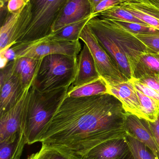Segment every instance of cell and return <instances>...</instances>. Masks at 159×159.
Wrapping results in <instances>:
<instances>
[{"label":"cell","mask_w":159,"mask_h":159,"mask_svg":"<svg viewBox=\"0 0 159 159\" xmlns=\"http://www.w3.org/2000/svg\"><path fill=\"white\" fill-rule=\"evenodd\" d=\"M130 2L141 3V0H128Z\"/></svg>","instance_id":"74e56055"},{"label":"cell","mask_w":159,"mask_h":159,"mask_svg":"<svg viewBox=\"0 0 159 159\" xmlns=\"http://www.w3.org/2000/svg\"><path fill=\"white\" fill-rule=\"evenodd\" d=\"M157 54H159V52H158V53H157Z\"/></svg>","instance_id":"ab89813d"},{"label":"cell","mask_w":159,"mask_h":159,"mask_svg":"<svg viewBox=\"0 0 159 159\" xmlns=\"http://www.w3.org/2000/svg\"><path fill=\"white\" fill-rule=\"evenodd\" d=\"M27 159H84L81 156L64 148L42 144L39 151L29 156Z\"/></svg>","instance_id":"ffe728a7"},{"label":"cell","mask_w":159,"mask_h":159,"mask_svg":"<svg viewBox=\"0 0 159 159\" xmlns=\"http://www.w3.org/2000/svg\"><path fill=\"white\" fill-rule=\"evenodd\" d=\"M107 86L108 93L114 95L121 102L127 113L143 119L136 89L130 80L117 84L107 83Z\"/></svg>","instance_id":"5bb4252c"},{"label":"cell","mask_w":159,"mask_h":159,"mask_svg":"<svg viewBox=\"0 0 159 159\" xmlns=\"http://www.w3.org/2000/svg\"><path fill=\"white\" fill-rule=\"evenodd\" d=\"M108 93L106 81L101 77L91 83L72 90H68L67 95L71 97H88Z\"/></svg>","instance_id":"44dd1931"},{"label":"cell","mask_w":159,"mask_h":159,"mask_svg":"<svg viewBox=\"0 0 159 159\" xmlns=\"http://www.w3.org/2000/svg\"><path fill=\"white\" fill-rule=\"evenodd\" d=\"M136 79L159 93V74L145 75Z\"/></svg>","instance_id":"f546056e"},{"label":"cell","mask_w":159,"mask_h":159,"mask_svg":"<svg viewBox=\"0 0 159 159\" xmlns=\"http://www.w3.org/2000/svg\"><path fill=\"white\" fill-rule=\"evenodd\" d=\"M94 17L95 16L93 15H91L82 20L69 24L48 36L54 39L63 41L72 42L79 41V36L82 30L88 21Z\"/></svg>","instance_id":"7402d4cb"},{"label":"cell","mask_w":159,"mask_h":159,"mask_svg":"<svg viewBox=\"0 0 159 159\" xmlns=\"http://www.w3.org/2000/svg\"><path fill=\"white\" fill-rule=\"evenodd\" d=\"M0 55L1 57L5 58L9 61L14 60L16 59V53L11 48L0 52Z\"/></svg>","instance_id":"836d02e7"},{"label":"cell","mask_w":159,"mask_h":159,"mask_svg":"<svg viewBox=\"0 0 159 159\" xmlns=\"http://www.w3.org/2000/svg\"><path fill=\"white\" fill-rule=\"evenodd\" d=\"M119 6L143 22L159 31V9L142 2H126Z\"/></svg>","instance_id":"e0dca14e"},{"label":"cell","mask_w":159,"mask_h":159,"mask_svg":"<svg viewBox=\"0 0 159 159\" xmlns=\"http://www.w3.org/2000/svg\"><path fill=\"white\" fill-rule=\"evenodd\" d=\"M97 16L112 20L137 22L146 24L119 5L106 9L99 13Z\"/></svg>","instance_id":"d4e9b609"},{"label":"cell","mask_w":159,"mask_h":159,"mask_svg":"<svg viewBox=\"0 0 159 159\" xmlns=\"http://www.w3.org/2000/svg\"><path fill=\"white\" fill-rule=\"evenodd\" d=\"M28 2V0H8L7 7L8 13H12L22 8Z\"/></svg>","instance_id":"1f68e13d"},{"label":"cell","mask_w":159,"mask_h":159,"mask_svg":"<svg viewBox=\"0 0 159 159\" xmlns=\"http://www.w3.org/2000/svg\"><path fill=\"white\" fill-rule=\"evenodd\" d=\"M92 12V6L89 0H69L55 21L51 34L90 16Z\"/></svg>","instance_id":"4fadbf2b"},{"label":"cell","mask_w":159,"mask_h":159,"mask_svg":"<svg viewBox=\"0 0 159 159\" xmlns=\"http://www.w3.org/2000/svg\"><path fill=\"white\" fill-rule=\"evenodd\" d=\"M127 159H133L132 157V156L131 157H129Z\"/></svg>","instance_id":"f35d334b"},{"label":"cell","mask_w":159,"mask_h":159,"mask_svg":"<svg viewBox=\"0 0 159 159\" xmlns=\"http://www.w3.org/2000/svg\"><path fill=\"white\" fill-rule=\"evenodd\" d=\"M16 54V59L27 57L42 59L53 54H63L77 57L82 49L80 41H63L46 36L28 43H20L11 47Z\"/></svg>","instance_id":"5b68a950"},{"label":"cell","mask_w":159,"mask_h":159,"mask_svg":"<svg viewBox=\"0 0 159 159\" xmlns=\"http://www.w3.org/2000/svg\"><path fill=\"white\" fill-rule=\"evenodd\" d=\"M28 1L30 9V21L17 43L32 42L51 34L55 21L69 0Z\"/></svg>","instance_id":"277c9868"},{"label":"cell","mask_w":159,"mask_h":159,"mask_svg":"<svg viewBox=\"0 0 159 159\" xmlns=\"http://www.w3.org/2000/svg\"><path fill=\"white\" fill-rule=\"evenodd\" d=\"M27 144L23 132L11 143H0V159H20Z\"/></svg>","instance_id":"603a6c76"},{"label":"cell","mask_w":159,"mask_h":159,"mask_svg":"<svg viewBox=\"0 0 159 159\" xmlns=\"http://www.w3.org/2000/svg\"><path fill=\"white\" fill-rule=\"evenodd\" d=\"M77 57L53 54L44 57L32 85L41 92L70 88L74 80Z\"/></svg>","instance_id":"3957f363"},{"label":"cell","mask_w":159,"mask_h":159,"mask_svg":"<svg viewBox=\"0 0 159 159\" xmlns=\"http://www.w3.org/2000/svg\"><path fill=\"white\" fill-rule=\"evenodd\" d=\"M125 127L127 134L148 147L159 159V148L147 120L127 113L125 116Z\"/></svg>","instance_id":"9a60e30c"},{"label":"cell","mask_w":159,"mask_h":159,"mask_svg":"<svg viewBox=\"0 0 159 159\" xmlns=\"http://www.w3.org/2000/svg\"><path fill=\"white\" fill-rule=\"evenodd\" d=\"M43 59V58H42ZM42 59L21 57L14 60V70L24 89L32 85L41 64Z\"/></svg>","instance_id":"ac0fdd59"},{"label":"cell","mask_w":159,"mask_h":159,"mask_svg":"<svg viewBox=\"0 0 159 159\" xmlns=\"http://www.w3.org/2000/svg\"><path fill=\"white\" fill-rule=\"evenodd\" d=\"M89 1L91 3V5L92 6V9H93V7L95 6H96L97 4L99 3L102 0H89Z\"/></svg>","instance_id":"d590c367"},{"label":"cell","mask_w":159,"mask_h":159,"mask_svg":"<svg viewBox=\"0 0 159 159\" xmlns=\"http://www.w3.org/2000/svg\"><path fill=\"white\" fill-rule=\"evenodd\" d=\"M98 25L123 50L134 71L140 56L148 51L145 46L133 34L128 31L111 20L94 17Z\"/></svg>","instance_id":"52a82bcc"},{"label":"cell","mask_w":159,"mask_h":159,"mask_svg":"<svg viewBox=\"0 0 159 159\" xmlns=\"http://www.w3.org/2000/svg\"><path fill=\"white\" fill-rule=\"evenodd\" d=\"M136 90L144 119L154 122L159 116V102L146 96L136 89Z\"/></svg>","instance_id":"cb8c5ba5"},{"label":"cell","mask_w":159,"mask_h":159,"mask_svg":"<svg viewBox=\"0 0 159 159\" xmlns=\"http://www.w3.org/2000/svg\"><path fill=\"white\" fill-rule=\"evenodd\" d=\"M117 23L119 26L125 30L133 34H136L147 33L157 31V30L153 27L147 24H142L137 22H129V21H119L112 20Z\"/></svg>","instance_id":"83f0119b"},{"label":"cell","mask_w":159,"mask_h":159,"mask_svg":"<svg viewBox=\"0 0 159 159\" xmlns=\"http://www.w3.org/2000/svg\"><path fill=\"white\" fill-rule=\"evenodd\" d=\"M136 89L142 92L146 96L150 98H153L155 100L159 102V93L154 90L138 81L134 78H132L130 80Z\"/></svg>","instance_id":"4dcf8cb0"},{"label":"cell","mask_w":159,"mask_h":159,"mask_svg":"<svg viewBox=\"0 0 159 159\" xmlns=\"http://www.w3.org/2000/svg\"><path fill=\"white\" fill-rule=\"evenodd\" d=\"M126 2L129 1L128 0H102L93 7L92 15L95 17L97 16L99 13Z\"/></svg>","instance_id":"f1b7e54d"},{"label":"cell","mask_w":159,"mask_h":159,"mask_svg":"<svg viewBox=\"0 0 159 159\" xmlns=\"http://www.w3.org/2000/svg\"><path fill=\"white\" fill-rule=\"evenodd\" d=\"M8 0H0V5H4L7 4Z\"/></svg>","instance_id":"8d00e7d4"},{"label":"cell","mask_w":159,"mask_h":159,"mask_svg":"<svg viewBox=\"0 0 159 159\" xmlns=\"http://www.w3.org/2000/svg\"><path fill=\"white\" fill-rule=\"evenodd\" d=\"M69 88L41 92L30 87L23 117V131L28 145L36 143L37 137L51 119L67 95Z\"/></svg>","instance_id":"7a4b0ae2"},{"label":"cell","mask_w":159,"mask_h":159,"mask_svg":"<svg viewBox=\"0 0 159 159\" xmlns=\"http://www.w3.org/2000/svg\"><path fill=\"white\" fill-rule=\"evenodd\" d=\"M79 40L90 50L100 77L109 84H117L128 79L122 74L111 56L100 44L87 24L81 31Z\"/></svg>","instance_id":"8992f818"},{"label":"cell","mask_w":159,"mask_h":159,"mask_svg":"<svg viewBox=\"0 0 159 159\" xmlns=\"http://www.w3.org/2000/svg\"><path fill=\"white\" fill-rule=\"evenodd\" d=\"M127 114L121 102L109 93L79 98L67 94L36 143L82 157L103 142L126 136Z\"/></svg>","instance_id":"6da1fadb"},{"label":"cell","mask_w":159,"mask_h":159,"mask_svg":"<svg viewBox=\"0 0 159 159\" xmlns=\"http://www.w3.org/2000/svg\"><path fill=\"white\" fill-rule=\"evenodd\" d=\"M133 35L145 46L149 52H159V31L153 33L136 34Z\"/></svg>","instance_id":"4316f807"},{"label":"cell","mask_w":159,"mask_h":159,"mask_svg":"<svg viewBox=\"0 0 159 159\" xmlns=\"http://www.w3.org/2000/svg\"><path fill=\"white\" fill-rule=\"evenodd\" d=\"M126 136L103 142L82 157L84 159H127L132 155Z\"/></svg>","instance_id":"7c38bea8"},{"label":"cell","mask_w":159,"mask_h":159,"mask_svg":"<svg viewBox=\"0 0 159 159\" xmlns=\"http://www.w3.org/2000/svg\"><path fill=\"white\" fill-rule=\"evenodd\" d=\"M151 74H159V55L147 51L140 56L133 78L139 79L143 75Z\"/></svg>","instance_id":"d6986e66"},{"label":"cell","mask_w":159,"mask_h":159,"mask_svg":"<svg viewBox=\"0 0 159 159\" xmlns=\"http://www.w3.org/2000/svg\"><path fill=\"white\" fill-rule=\"evenodd\" d=\"M100 44L114 60L119 70L128 80L133 77V72L128 57L118 45L100 27L94 17L87 23Z\"/></svg>","instance_id":"8fae6325"},{"label":"cell","mask_w":159,"mask_h":159,"mask_svg":"<svg viewBox=\"0 0 159 159\" xmlns=\"http://www.w3.org/2000/svg\"><path fill=\"white\" fill-rule=\"evenodd\" d=\"M100 77L90 50L87 46L84 43L77 57V68L74 80L69 89H73L84 86Z\"/></svg>","instance_id":"2e32d148"},{"label":"cell","mask_w":159,"mask_h":159,"mask_svg":"<svg viewBox=\"0 0 159 159\" xmlns=\"http://www.w3.org/2000/svg\"><path fill=\"white\" fill-rule=\"evenodd\" d=\"M26 89L23 88L19 77L15 73L14 60L9 61L5 67L1 69L0 115L12 108Z\"/></svg>","instance_id":"9c48e42d"},{"label":"cell","mask_w":159,"mask_h":159,"mask_svg":"<svg viewBox=\"0 0 159 159\" xmlns=\"http://www.w3.org/2000/svg\"><path fill=\"white\" fill-rule=\"evenodd\" d=\"M126 139L133 159H158L151 149L143 143L127 134Z\"/></svg>","instance_id":"484cf974"},{"label":"cell","mask_w":159,"mask_h":159,"mask_svg":"<svg viewBox=\"0 0 159 159\" xmlns=\"http://www.w3.org/2000/svg\"><path fill=\"white\" fill-rule=\"evenodd\" d=\"M141 2L147 4L159 9V0H141Z\"/></svg>","instance_id":"e575fe53"},{"label":"cell","mask_w":159,"mask_h":159,"mask_svg":"<svg viewBox=\"0 0 159 159\" xmlns=\"http://www.w3.org/2000/svg\"><path fill=\"white\" fill-rule=\"evenodd\" d=\"M149 128L159 148V116L154 122L148 121Z\"/></svg>","instance_id":"d6a6232c"},{"label":"cell","mask_w":159,"mask_h":159,"mask_svg":"<svg viewBox=\"0 0 159 159\" xmlns=\"http://www.w3.org/2000/svg\"><path fill=\"white\" fill-rule=\"evenodd\" d=\"M31 20L29 1L21 9L14 13H8L1 20L0 30V52L18 43L28 28Z\"/></svg>","instance_id":"ba28073f"},{"label":"cell","mask_w":159,"mask_h":159,"mask_svg":"<svg viewBox=\"0 0 159 159\" xmlns=\"http://www.w3.org/2000/svg\"><path fill=\"white\" fill-rule=\"evenodd\" d=\"M30 87L25 90L12 108L0 115V143L14 142L20 134L23 132V114Z\"/></svg>","instance_id":"30bf717a"}]
</instances>
